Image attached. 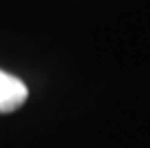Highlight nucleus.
<instances>
[{
	"label": "nucleus",
	"instance_id": "nucleus-1",
	"mask_svg": "<svg viewBox=\"0 0 150 148\" xmlns=\"http://www.w3.org/2000/svg\"><path fill=\"white\" fill-rule=\"evenodd\" d=\"M27 86L16 75L0 71V113H13L27 102Z\"/></svg>",
	"mask_w": 150,
	"mask_h": 148
}]
</instances>
